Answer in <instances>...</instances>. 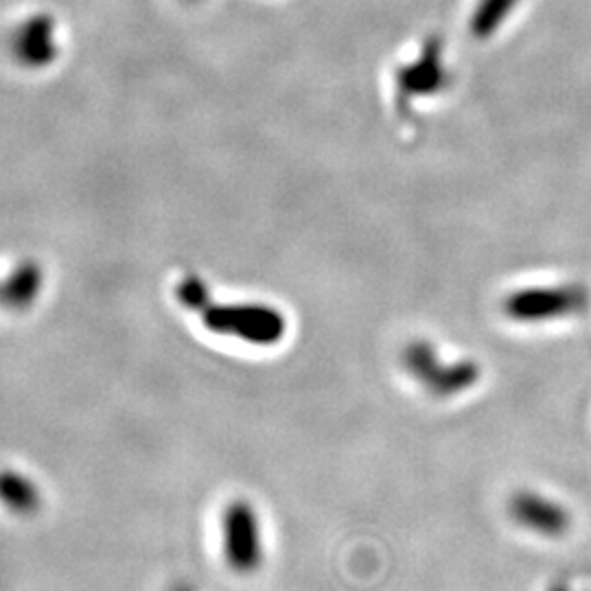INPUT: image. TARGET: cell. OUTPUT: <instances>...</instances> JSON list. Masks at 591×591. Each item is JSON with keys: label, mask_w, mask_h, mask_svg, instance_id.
Masks as SVG:
<instances>
[{"label": "cell", "mask_w": 591, "mask_h": 591, "mask_svg": "<svg viewBox=\"0 0 591 591\" xmlns=\"http://www.w3.org/2000/svg\"><path fill=\"white\" fill-rule=\"evenodd\" d=\"M587 291L576 285L565 287H528L511 293L506 299V314L517 323H545L567 318L582 312Z\"/></svg>", "instance_id": "cell-3"}, {"label": "cell", "mask_w": 591, "mask_h": 591, "mask_svg": "<svg viewBox=\"0 0 591 591\" xmlns=\"http://www.w3.org/2000/svg\"><path fill=\"white\" fill-rule=\"evenodd\" d=\"M222 556L237 576H252L263 567V532L256 508L246 500L226 504L222 513Z\"/></svg>", "instance_id": "cell-1"}, {"label": "cell", "mask_w": 591, "mask_h": 591, "mask_svg": "<svg viewBox=\"0 0 591 591\" xmlns=\"http://www.w3.org/2000/svg\"><path fill=\"white\" fill-rule=\"evenodd\" d=\"M508 513L521 528L548 539L563 537L571 526L567 508L535 491L515 493L508 502Z\"/></svg>", "instance_id": "cell-5"}, {"label": "cell", "mask_w": 591, "mask_h": 591, "mask_svg": "<svg viewBox=\"0 0 591 591\" xmlns=\"http://www.w3.org/2000/svg\"><path fill=\"white\" fill-rule=\"evenodd\" d=\"M40 289H42V272L38 265L27 263V265H21L10 276L0 301H3V305L12 312H25L38 299Z\"/></svg>", "instance_id": "cell-8"}, {"label": "cell", "mask_w": 591, "mask_h": 591, "mask_svg": "<svg viewBox=\"0 0 591 591\" xmlns=\"http://www.w3.org/2000/svg\"><path fill=\"white\" fill-rule=\"evenodd\" d=\"M399 95L410 103L414 97H427L440 90L448 81V68L442 62V45L438 38H431L416 62L399 71Z\"/></svg>", "instance_id": "cell-6"}, {"label": "cell", "mask_w": 591, "mask_h": 591, "mask_svg": "<svg viewBox=\"0 0 591 591\" xmlns=\"http://www.w3.org/2000/svg\"><path fill=\"white\" fill-rule=\"evenodd\" d=\"M0 502L14 515H32L40 506V495L36 485L16 471L0 474Z\"/></svg>", "instance_id": "cell-9"}, {"label": "cell", "mask_w": 591, "mask_h": 591, "mask_svg": "<svg viewBox=\"0 0 591 591\" xmlns=\"http://www.w3.org/2000/svg\"><path fill=\"white\" fill-rule=\"evenodd\" d=\"M550 591H567V587H565L563 582H558V584H554Z\"/></svg>", "instance_id": "cell-11"}, {"label": "cell", "mask_w": 591, "mask_h": 591, "mask_svg": "<svg viewBox=\"0 0 591 591\" xmlns=\"http://www.w3.org/2000/svg\"><path fill=\"white\" fill-rule=\"evenodd\" d=\"M405 368L431 394L452 397L465 392L480 379V368L471 362L440 364L436 351L427 342H416L405 351Z\"/></svg>", "instance_id": "cell-4"}, {"label": "cell", "mask_w": 591, "mask_h": 591, "mask_svg": "<svg viewBox=\"0 0 591 591\" xmlns=\"http://www.w3.org/2000/svg\"><path fill=\"white\" fill-rule=\"evenodd\" d=\"M209 329L226 336H235L250 344H276L287 325L282 316L267 305H230V307H202Z\"/></svg>", "instance_id": "cell-2"}, {"label": "cell", "mask_w": 591, "mask_h": 591, "mask_svg": "<svg viewBox=\"0 0 591 591\" xmlns=\"http://www.w3.org/2000/svg\"><path fill=\"white\" fill-rule=\"evenodd\" d=\"M517 3L519 0H480V5L471 16V34L480 40L493 36Z\"/></svg>", "instance_id": "cell-10"}, {"label": "cell", "mask_w": 591, "mask_h": 591, "mask_svg": "<svg viewBox=\"0 0 591 591\" xmlns=\"http://www.w3.org/2000/svg\"><path fill=\"white\" fill-rule=\"evenodd\" d=\"M16 55L27 66H45L55 55V45L51 40V23L47 18L32 21L21 29L16 40Z\"/></svg>", "instance_id": "cell-7"}, {"label": "cell", "mask_w": 591, "mask_h": 591, "mask_svg": "<svg viewBox=\"0 0 591 591\" xmlns=\"http://www.w3.org/2000/svg\"><path fill=\"white\" fill-rule=\"evenodd\" d=\"M174 591H193V589H191V587H187V584H180V587H176Z\"/></svg>", "instance_id": "cell-12"}]
</instances>
